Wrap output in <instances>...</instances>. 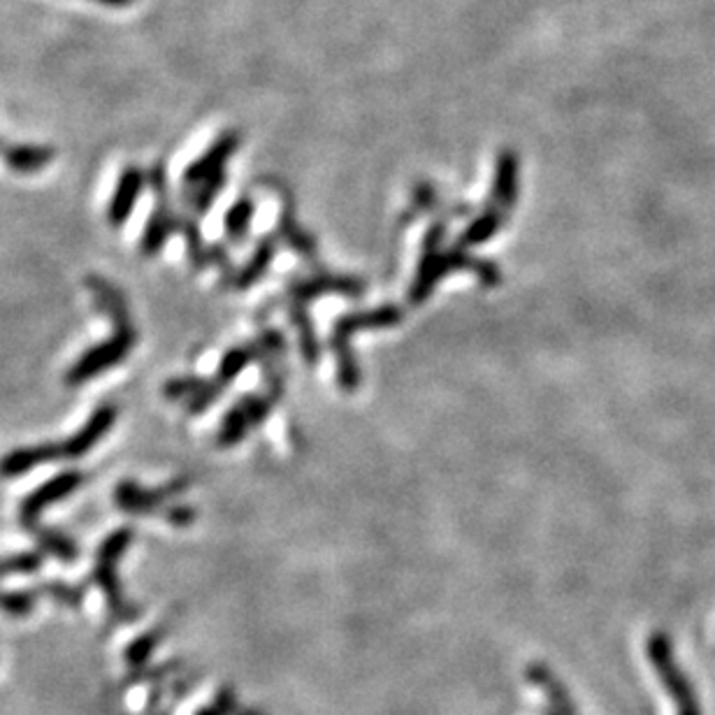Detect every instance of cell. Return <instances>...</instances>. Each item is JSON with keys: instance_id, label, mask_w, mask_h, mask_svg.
<instances>
[{"instance_id": "cell-7", "label": "cell", "mask_w": 715, "mask_h": 715, "mask_svg": "<svg viewBox=\"0 0 715 715\" xmlns=\"http://www.w3.org/2000/svg\"><path fill=\"white\" fill-rule=\"evenodd\" d=\"M186 486H188L186 479L170 481L167 486L152 488V491L142 488L135 481H121V483H117L114 502L121 512L133 514V516H152L156 512H161L165 516L167 509H170V507H165V504L175 499L177 495H182L186 491Z\"/></svg>"}, {"instance_id": "cell-14", "label": "cell", "mask_w": 715, "mask_h": 715, "mask_svg": "<svg viewBox=\"0 0 715 715\" xmlns=\"http://www.w3.org/2000/svg\"><path fill=\"white\" fill-rule=\"evenodd\" d=\"M165 518L170 520L175 528H186V525L196 518V512L191 507H184V504H175V507L167 509Z\"/></svg>"}, {"instance_id": "cell-15", "label": "cell", "mask_w": 715, "mask_h": 715, "mask_svg": "<svg viewBox=\"0 0 715 715\" xmlns=\"http://www.w3.org/2000/svg\"><path fill=\"white\" fill-rule=\"evenodd\" d=\"M233 706H235V697L230 695V692H221L219 700H217V704H215V706H209V708H205L200 715H228V711L233 708Z\"/></svg>"}, {"instance_id": "cell-4", "label": "cell", "mask_w": 715, "mask_h": 715, "mask_svg": "<svg viewBox=\"0 0 715 715\" xmlns=\"http://www.w3.org/2000/svg\"><path fill=\"white\" fill-rule=\"evenodd\" d=\"M648 660H650V664H653L660 683L667 690V695L671 697V702H674L676 715H704L700 697H697V690L688 679L683 667L679 664V660L674 656V648H671V641L667 639V635H662V632L650 635Z\"/></svg>"}, {"instance_id": "cell-11", "label": "cell", "mask_w": 715, "mask_h": 715, "mask_svg": "<svg viewBox=\"0 0 715 715\" xmlns=\"http://www.w3.org/2000/svg\"><path fill=\"white\" fill-rule=\"evenodd\" d=\"M0 156H3V161L14 173L33 175L54 161V150L52 146H37V144H6Z\"/></svg>"}, {"instance_id": "cell-2", "label": "cell", "mask_w": 715, "mask_h": 715, "mask_svg": "<svg viewBox=\"0 0 715 715\" xmlns=\"http://www.w3.org/2000/svg\"><path fill=\"white\" fill-rule=\"evenodd\" d=\"M117 420V407L102 405L98 407L91 418L87 420L77 435L66 441H52V444L29 447V449H14L12 453L0 458V476L16 479L21 474H29L42 462H56V460H77L87 455L98 441L108 435Z\"/></svg>"}, {"instance_id": "cell-3", "label": "cell", "mask_w": 715, "mask_h": 715, "mask_svg": "<svg viewBox=\"0 0 715 715\" xmlns=\"http://www.w3.org/2000/svg\"><path fill=\"white\" fill-rule=\"evenodd\" d=\"M81 483H84V474L63 472V474L50 479L47 483H42L40 488H35L24 502H21V512H19L21 528L29 530L42 549L56 556L63 562H73L77 558V546L63 532H56V530L45 528V525H40V514L47 507H52L54 502L70 497L81 486Z\"/></svg>"}, {"instance_id": "cell-5", "label": "cell", "mask_w": 715, "mask_h": 715, "mask_svg": "<svg viewBox=\"0 0 715 715\" xmlns=\"http://www.w3.org/2000/svg\"><path fill=\"white\" fill-rule=\"evenodd\" d=\"M133 541V532L129 528L112 532L108 539L100 543V551L96 558V570H94V581L102 587L105 597H108L110 612L114 618L121 620H133L140 612L135 606L125 604L123 593H121V583H119V560L125 553Z\"/></svg>"}, {"instance_id": "cell-17", "label": "cell", "mask_w": 715, "mask_h": 715, "mask_svg": "<svg viewBox=\"0 0 715 715\" xmlns=\"http://www.w3.org/2000/svg\"><path fill=\"white\" fill-rule=\"evenodd\" d=\"M3 146H6V144H0V152H3Z\"/></svg>"}, {"instance_id": "cell-1", "label": "cell", "mask_w": 715, "mask_h": 715, "mask_svg": "<svg viewBox=\"0 0 715 715\" xmlns=\"http://www.w3.org/2000/svg\"><path fill=\"white\" fill-rule=\"evenodd\" d=\"M87 288L94 293L98 309H102L114 323V332L108 342H102L84 353L79 361L66 374V384L70 388L89 384L91 378L100 376L117 365H121L138 344V330L131 321V309L123 293L114 288L102 277H87Z\"/></svg>"}, {"instance_id": "cell-13", "label": "cell", "mask_w": 715, "mask_h": 715, "mask_svg": "<svg viewBox=\"0 0 715 715\" xmlns=\"http://www.w3.org/2000/svg\"><path fill=\"white\" fill-rule=\"evenodd\" d=\"M40 556L37 553H21L8 560H0V574H14V572H35L40 566Z\"/></svg>"}, {"instance_id": "cell-12", "label": "cell", "mask_w": 715, "mask_h": 715, "mask_svg": "<svg viewBox=\"0 0 715 715\" xmlns=\"http://www.w3.org/2000/svg\"><path fill=\"white\" fill-rule=\"evenodd\" d=\"M251 215H254V205H251L249 200H240L233 209H230L228 217H226V233H228V238L242 240L244 233H246V228H249Z\"/></svg>"}, {"instance_id": "cell-8", "label": "cell", "mask_w": 715, "mask_h": 715, "mask_svg": "<svg viewBox=\"0 0 715 715\" xmlns=\"http://www.w3.org/2000/svg\"><path fill=\"white\" fill-rule=\"evenodd\" d=\"M240 142H242V138H240L238 131L223 133L196 163H191V165L186 167V173H184V191H188V188H196L202 182L221 175L226 161L238 152Z\"/></svg>"}, {"instance_id": "cell-16", "label": "cell", "mask_w": 715, "mask_h": 715, "mask_svg": "<svg viewBox=\"0 0 715 715\" xmlns=\"http://www.w3.org/2000/svg\"><path fill=\"white\" fill-rule=\"evenodd\" d=\"M94 3L105 6V8H114V10H119V8H131V6L135 3V0H94Z\"/></svg>"}, {"instance_id": "cell-6", "label": "cell", "mask_w": 715, "mask_h": 715, "mask_svg": "<svg viewBox=\"0 0 715 715\" xmlns=\"http://www.w3.org/2000/svg\"><path fill=\"white\" fill-rule=\"evenodd\" d=\"M146 177H150V186L154 191L156 205H154V212H152L150 221H146L140 251H142V256L152 258L163 249L167 238H170L173 233H179V226H182L184 217L175 212L170 198H167V182H165L163 163H156Z\"/></svg>"}, {"instance_id": "cell-9", "label": "cell", "mask_w": 715, "mask_h": 715, "mask_svg": "<svg viewBox=\"0 0 715 715\" xmlns=\"http://www.w3.org/2000/svg\"><path fill=\"white\" fill-rule=\"evenodd\" d=\"M146 184H150V177L144 175L142 167L129 165L121 173L117 188H114V196L108 207V221L112 228H121L125 221H129V217L133 215V207H135L138 198L142 196Z\"/></svg>"}, {"instance_id": "cell-10", "label": "cell", "mask_w": 715, "mask_h": 715, "mask_svg": "<svg viewBox=\"0 0 715 715\" xmlns=\"http://www.w3.org/2000/svg\"><path fill=\"white\" fill-rule=\"evenodd\" d=\"M528 679L543 690V697L549 702V706L543 708V715H579L576 704L572 702L570 692L556 679L553 671L543 664H532L528 669Z\"/></svg>"}]
</instances>
